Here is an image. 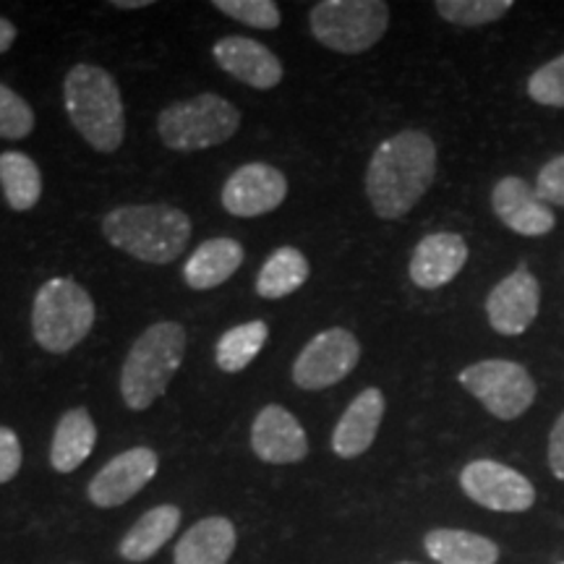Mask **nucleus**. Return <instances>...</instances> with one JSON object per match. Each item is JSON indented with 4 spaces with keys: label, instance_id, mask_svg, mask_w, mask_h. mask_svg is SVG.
<instances>
[{
    "label": "nucleus",
    "instance_id": "obj_1",
    "mask_svg": "<svg viewBox=\"0 0 564 564\" xmlns=\"http://www.w3.org/2000/svg\"><path fill=\"white\" fill-rule=\"evenodd\" d=\"M436 178V144L426 131L384 139L366 167V196L382 220H400L423 199Z\"/></svg>",
    "mask_w": 564,
    "mask_h": 564
},
{
    "label": "nucleus",
    "instance_id": "obj_2",
    "mask_svg": "<svg viewBox=\"0 0 564 564\" xmlns=\"http://www.w3.org/2000/svg\"><path fill=\"white\" fill-rule=\"evenodd\" d=\"M110 246L147 264H171L192 241V217L167 204H126L105 215Z\"/></svg>",
    "mask_w": 564,
    "mask_h": 564
},
{
    "label": "nucleus",
    "instance_id": "obj_3",
    "mask_svg": "<svg viewBox=\"0 0 564 564\" xmlns=\"http://www.w3.org/2000/svg\"><path fill=\"white\" fill-rule=\"evenodd\" d=\"M63 102L68 121L97 152H116L126 139L123 97L112 74L79 63L66 74L63 82Z\"/></svg>",
    "mask_w": 564,
    "mask_h": 564
},
{
    "label": "nucleus",
    "instance_id": "obj_4",
    "mask_svg": "<svg viewBox=\"0 0 564 564\" xmlns=\"http://www.w3.org/2000/svg\"><path fill=\"white\" fill-rule=\"evenodd\" d=\"M186 356V329L178 322H158L131 345L121 371L123 403L147 411L165 394Z\"/></svg>",
    "mask_w": 564,
    "mask_h": 564
},
{
    "label": "nucleus",
    "instance_id": "obj_5",
    "mask_svg": "<svg viewBox=\"0 0 564 564\" xmlns=\"http://www.w3.org/2000/svg\"><path fill=\"white\" fill-rule=\"evenodd\" d=\"M95 319V301L76 280L53 278L34 295L32 333L47 352L74 350L91 333Z\"/></svg>",
    "mask_w": 564,
    "mask_h": 564
},
{
    "label": "nucleus",
    "instance_id": "obj_6",
    "mask_svg": "<svg viewBox=\"0 0 564 564\" xmlns=\"http://www.w3.org/2000/svg\"><path fill=\"white\" fill-rule=\"evenodd\" d=\"M241 126V112L215 91L188 97L167 105L158 116V131L162 144L175 152H199L225 144L236 137Z\"/></svg>",
    "mask_w": 564,
    "mask_h": 564
},
{
    "label": "nucleus",
    "instance_id": "obj_7",
    "mask_svg": "<svg viewBox=\"0 0 564 564\" xmlns=\"http://www.w3.org/2000/svg\"><path fill=\"white\" fill-rule=\"evenodd\" d=\"M316 42L343 55H361L384 37L390 6L382 0H322L308 13Z\"/></svg>",
    "mask_w": 564,
    "mask_h": 564
},
{
    "label": "nucleus",
    "instance_id": "obj_8",
    "mask_svg": "<svg viewBox=\"0 0 564 564\" xmlns=\"http://www.w3.org/2000/svg\"><path fill=\"white\" fill-rule=\"evenodd\" d=\"M460 384L499 421H514L535 400V382L525 366L507 358H486L460 371Z\"/></svg>",
    "mask_w": 564,
    "mask_h": 564
},
{
    "label": "nucleus",
    "instance_id": "obj_9",
    "mask_svg": "<svg viewBox=\"0 0 564 564\" xmlns=\"http://www.w3.org/2000/svg\"><path fill=\"white\" fill-rule=\"evenodd\" d=\"M358 361H361V343L350 329H324L312 337L295 358L293 382L301 390H327V387L343 382Z\"/></svg>",
    "mask_w": 564,
    "mask_h": 564
},
{
    "label": "nucleus",
    "instance_id": "obj_10",
    "mask_svg": "<svg viewBox=\"0 0 564 564\" xmlns=\"http://www.w3.org/2000/svg\"><path fill=\"white\" fill-rule=\"evenodd\" d=\"M460 489L478 507L491 512H528L535 489L520 470L497 460H474L460 470Z\"/></svg>",
    "mask_w": 564,
    "mask_h": 564
},
{
    "label": "nucleus",
    "instance_id": "obj_11",
    "mask_svg": "<svg viewBox=\"0 0 564 564\" xmlns=\"http://www.w3.org/2000/svg\"><path fill=\"white\" fill-rule=\"evenodd\" d=\"M541 308V285L535 274L520 264L491 288L486 299V316L494 333L505 337H518L528 333Z\"/></svg>",
    "mask_w": 564,
    "mask_h": 564
},
{
    "label": "nucleus",
    "instance_id": "obj_12",
    "mask_svg": "<svg viewBox=\"0 0 564 564\" xmlns=\"http://www.w3.org/2000/svg\"><path fill=\"white\" fill-rule=\"evenodd\" d=\"M160 460L158 453L150 447H131L118 457L105 465L102 470H97V476L91 478L87 486V497L95 507L102 510H112V507H121L129 499L144 489L147 484L158 476Z\"/></svg>",
    "mask_w": 564,
    "mask_h": 564
},
{
    "label": "nucleus",
    "instance_id": "obj_13",
    "mask_svg": "<svg viewBox=\"0 0 564 564\" xmlns=\"http://www.w3.org/2000/svg\"><path fill=\"white\" fill-rule=\"evenodd\" d=\"M288 178L267 162H249L238 167L223 186V207L232 217L270 215L285 202Z\"/></svg>",
    "mask_w": 564,
    "mask_h": 564
},
{
    "label": "nucleus",
    "instance_id": "obj_14",
    "mask_svg": "<svg viewBox=\"0 0 564 564\" xmlns=\"http://www.w3.org/2000/svg\"><path fill=\"white\" fill-rule=\"evenodd\" d=\"M491 209L507 228L525 238L549 236L556 225L554 209L518 175H505L491 188Z\"/></svg>",
    "mask_w": 564,
    "mask_h": 564
},
{
    "label": "nucleus",
    "instance_id": "obj_15",
    "mask_svg": "<svg viewBox=\"0 0 564 564\" xmlns=\"http://www.w3.org/2000/svg\"><path fill=\"white\" fill-rule=\"evenodd\" d=\"M251 447L259 460L272 465L301 463L308 455L306 429L282 405H264L251 426Z\"/></svg>",
    "mask_w": 564,
    "mask_h": 564
},
{
    "label": "nucleus",
    "instance_id": "obj_16",
    "mask_svg": "<svg viewBox=\"0 0 564 564\" xmlns=\"http://www.w3.org/2000/svg\"><path fill=\"white\" fill-rule=\"evenodd\" d=\"M217 66L232 79L249 84L253 89H272L282 82V63L270 47L251 37H223L212 47Z\"/></svg>",
    "mask_w": 564,
    "mask_h": 564
},
{
    "label": "nucleus",
    "instance_id": "obj_17",
    "mask_svg": "<svg viewBox=\"0 0 564 564\" xmlns=\"http://www.w3.org/2000/svg\"><path fill=\"white\" fill-rule=\"evenodd\" d=\"M468 262V243L457 232H432L421 238L411 257V280L421 291H436L453 282Z\"/></svg>",
    "mask_w": 564,
    "mask_h": 564
},
{
    "label": "nucleus",
    "instance_id": "obj_18",
    "mask_svg": "<svg viewBox=\"0 0 564 564\" xmlns=\"http://www.w3.org/2000/svg\"><path fill=\"white\" fill-rule=\"evenodd\" d=\"M387 411L384 392L377 387H366L356 394V400L345 408L333 432V453L343 460L361 457L377 440Z\"/></svg>",
    "mask_w": 564,
    "mask_h": 564
},
{
    "label": "nucleus",
    "instance_id": "obj_19",
    "mask_svg": "<svg viewBox=\"0 0 564 564\" xmlns=\"http://www.w3.org/2000/svg\"><path fill=\"white\" fill-rule=\"evenodd\" d=\"M236 525L228 518H204L175 544V564H228L236 552Z\"/></svg>",
    "mask_w": 564,
    "mask_h": 564
},
{
    "label": "nucleus",
    "instance_id": "obj_20",
    "mask_svg": "<svg viewBox=\"0 0 564 564\" xmlns=\"http://www.w3.org/2000/svg\"><path fill=\"white\" fill-rule=\"evenodd\" d=\"M243 264V246L232 238H209L188 257L183 280L192 291H212L228 282Z\"/></svg>",
    "mask_w": 564,
    "mask_h": 564
},
{
    "label": "nucleus",
    "instance_id": "obj_21",
    "mask_svg": "<svg viewBox=\"0 0 564 564\" xmlns=\"http://www.w3.org/2000/svg\"><path fill=\"white\" fill-rule=\"evenodd\" d=\"M97 444V426L87 408H70L55 423L51 444V465L58 474H74L91 455Z\"/></svg>",
    "mask_w": 564,
    "mask_h": 564
},
{
    "label": "nucleus",
    "instance_id": "obj_22",
    "mask_svg": "<svg viewBox=\"0 0 564 564\" xmlns=\"http://www.w3.org/2000/svg\"><path fill=\"white\" fill-rule=\"evenodd\" d=\"M181 528V510L175 505H160L152 507L150 512H144L137 523L131 525V531L123 535L118 554L126 562H147L160 552L167 541L178 533Z\"/></svg>",
    "mask_w": 564,
    "mask_h": 564
},
{
    "label": "nucleus",
    "instance_id": "obj_23",
    "mask_svg": "<svg viewBox=\"0 0 564 564\" xmlns=\"http://www.w3.org/2000/svg\"><path fill=\"white\" fill-rule=\"evenodd\" d=\"M423 549L436 564H497L499 546L481 533L434 528L423 535Z\"/></svg>",
    "mask_w": 564,
    "mask_h": 564
},
{
    "label": "nucleus",
    "instance_id": "obj_24",
    "mask_svg": "<svg viewBox=\"0 0 564 564\" xmlns=\"http://www.w3.org/2000/svg\"><path fill=\"white\" fill-rule=\"evenodd\" d=\"M312 274L308 259L295 246L274 249L257 278V293L267 301H280L299 291Z\"/></svg>",
    "mask_w": 564,
    "mask_h": 564
},
{
    "label": "nucleus",
    "instance_id": "obj_25",
    "mask_svg": "<svg viewBox=\"0 0 564 564\" xmlns=\"http://www.w3.org/2000/svg\"><path fill=\"white\" fill-rule=\"evenodd\" d=\"M0 188L6 204L17 212L37 207L42 196V173L30 154L3 152L0 154Z\"/></svg>",
    "mask_w": 564,
    "mask_h": 564
},
{
    "label": "nucleus",
    "instance_id": "obj_26",
    "mask_svg": "<svg viewBox=\"0 0 564 564\" xmlns=\"http://www.w3.org/2000/svg\"><path fill=\"white\" fill-rule=\"evenodd\" d=\"M270 337V327L264 322H246L238 327H230L215 348V361L225 373H238L249 369L253 358L262 352Z\"/></svg>",
    "mask_w": 564,
    "mask_h": 564
},
{
    "label": "nucleus",
    "instance_id": "obj_27",
    "mask_svg": "<svg viewBox=\"0 0 564 564\" xmlns=\"http://www.w3.org/2000/svg\"><path fill=\"white\" fill-rule=\"evenodd\" d=\"M512 6V0H436L434 9L449 24L474 30V26L491 24V21L507 17Z\"/></svg>",
    "mask_w": 564,
    "mask_h": 564
},
{
    "label": "nucleus",
    "instance_id": "obj_28",
    "mask_svg": "<svg viewBox=\"0 0 564 564\" xmlns=\"http://www.w3.org/2000/svg\"><path fill=\"white\" fill-rule=\"evenodd\" d=\"M212 6L253 30H278L282 21L280 6L272 0H215Z\"/></svg>",
    "mask_w": 564,
    "mask_h": 564
},
{
    "label": "nucleus",
    "instance_id": "obj_29",
    "mask_svg": "<svg viewBox=\"0 0 564 564\" xmlns=\"http://www.w3.org/2000/svg\"><path fill=\"white\" fill-rule=\"evenodd\" d=\"M34 131V110L24 97L0 84V139H26Z\"/></svg>",
    "mask_w": 564,
    "mask_h": 564
},
{
    "label": "nucleus",
    "instance_id": "obj_30",
    "mask_svg": "<svg viewBox=\"0 0 564 564\" xmlns=\"http://www.w3.org/2000/svg\"><path fill=\"white\" fill-rule=\"evenodd\" d=\"M528 97L544 108H564V53L533 70L528 79Z\"/></svg>",
    "mask_w": 564,
    "mask_h": 564
},
{
    "label": "nucleus",
    "instance_id": "obj_31",
    "mask_svg": "<svg viewBox=\"0 0 564 564\" xmlns=\"http://www.w3.org/2000/svg\"><path fill=\"white\" fill-rule=\"evenodd\" d=\"M535 194L544 199L549 207H564V154L552 158L539 171L535 178Z\"/></svg>",
    "mask_w": 564,
    "mask_h": 564
},
{
    "label": "nucleus",
    "instance_id": "obj_32",
    "mask_svg": "<svg viewBox=\"0 0 564 564\" xmlns=\"http://www.w3.org/2000/svg\"><path fill=\"white\" fill-rule=\"evenodd\" d=\"M24 453H21V442L13 429L0 426V484H9L19 476Z\"/></svg>",
    "mask_w": 564,
    "mask_h": 564
},
{
    "label": "nucleus",
    "instance_id": "obj_33",
    "mask_svg": "<svg viewBox=\"0 0 564 564\" xmlns=\"http://www.w3.org/2000/svg\"><path fill=\"white\" fill-rule=\"evenodd\" d=\"M549 468L554 478L564 481V411L556 415L552 434H549Z\"/></svg>",
    "mask_w": 564,
    "mask_h": 564
},
{
    "label": "nucleus",
    "instance_id": "obj_34",
    "mask_svg": "<svg viewBox=\"0 0 564 564\" xmlns=\"http://www.w3.org/2000/svg\"><path fill=\"white\" fill-rule=\"evenodd\" d=\"M17 34H19L17 26H13L9 19L0 17V55L11 51V45L17 42Z\"/></svg>",
    "mask_w": 564,
    "mask_h": 564
},
{
    "label": "nucleus",
    "instance_id": "obj_35",
    "mask_svg": "<svg viewBox=\"0 0 564 564\" xmlns=\"http://www.w3.org/2000/svg\"><path fill=\"white\" fill-rule=\"evenodd\" d=\"M112 6L116 9H147L150 0H112Z\"/></svg>",
    "mask_w": 564,
    "mask_h": 564
},
{
    "label": "nucleus",
    "instance_id": "obj_36",
    "mask_svg": "<svg viewBox=\"0 0 564 564\" xmlns=\"http://www.w3.org/2000/svg\"><path fill=\"white\" fill-rule=\"evenodd\" d=\"M400 564H415V562H400Z\"/></svg>",
    "mask_w": 564,
    "mask_h": 564
},
{
    "label": "nucleus",
    "instance_id": "obj_37",
    "mask_svg": "<svg viewBox=\"0 0 564 564\" xmlns=\"http://www.w3.org/2000/svg\"><path fill=\"white\" fill-rule=\"evenodd\" d=\"M562 564H564V562H562Z\"/></svg>",
    "mask_w": 564,
    "mask_h": 564
}]
</instances>
